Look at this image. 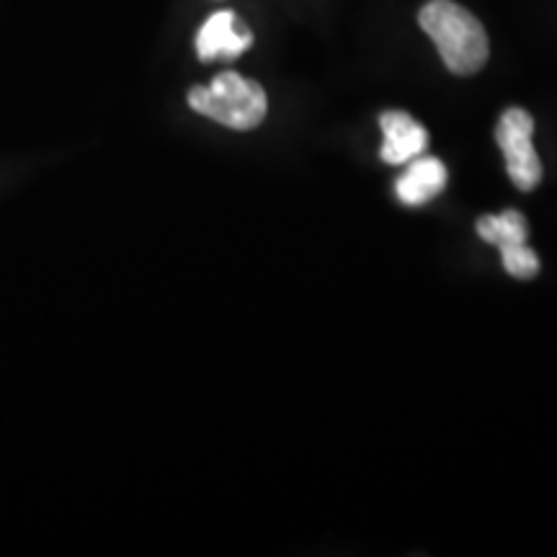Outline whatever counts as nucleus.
I'll use <instances>...</instances> for the list:
<instances>
[{
	"instance_id": "6e6552de",
	"label": "nucleus",
	"mask_w": 557,
	"mask_h": 557,
	"mask_svg": "<svg viewBox=\"0 0 557 557\" xmlns=\"http://www.w3.org/2000/svg\"><path fill=\"white\" fill-rule=\"evenodd\" d=\"M500 261H504V269L511 276L517 278H532L540 274V259L527 243H517V246L500 248Z\"/></svg>"
},
{
	"instance_id": "f03ea898",
	"label": "nucleus",
	"mask_w": 557,
	"mask_h": 557,
	"mask_svg": "<svg viewBox=\"0 0 557 557\" xmlns=\"http://www.w3.org/2000/svg\"><path fill=\"white\" fill-rule=\"evenodd\" d=\"M189 107L230 129H253L267 120L269 99L261 83L225 70L209 86L189 90Z\"/></svg>"
},
{
	"instance_id": "0eeeda50",
	"label": "nucleus",
	"mask_w": 557,
	"mask_h": 557,
	"mask_svg": "<svg viewBox=\"0 0 557 557\" xmlns=\"http://www.w3.org/2000/svg\"><path fill=\"white\" fill-rule=\"evenodd\" d=\"M478 235L498 250L506 246H517V243H527L529 227L524 214L519 209H506L500 214H485L478 220Z\"/></svg>"
},
{
	"instance_id": "423d86ee",
	"label": "nucleus",
	"mask_w": 557,
	"mask_h": 557,
	"mask_svg": "<svg viewBox=\"0 0 557 557\" xmlns=\"http://www.w3.org/2000/svg\"><path fill=\"white\" fill-rule=\"evenodd\" d=\"M447 186V165L438 158L418 156L408 163L403 176L395 181V194L406 207H421Z\"/></svg>"
},
{
	"instance_id": "20e7f679",
	"label": "nucleus",
	"mask_w": 557,
	"mask_h": 557,
	"mask_svg": "<svg viewBox=\"0 0 557 557\" xmlns=\"http://www.w3.org/2000/svg\"><path fill=\"white\" fill-rule=\"evenodd\" d=\"M250 45H253V34L233 11L212 13L197 34V54L201 62L235 60Z\"/></svg>"
},
{
	"instance_id": "39448f33",
	"label": "nucleus",
	"mask_w": 557,
	"mask_h": 557,
	"mask_svg": "<svg viewBox=\"0 0 557 557\" xmlns=\"http://www.w3.org/2000/svg\"><path fill=\"white\" fill-rule=\"evenodd\" d=\"M382 135V160L389 165H406L410 160L423 156L429 145V132L418 124L408 111H385L380 120Z\"/></svg>"
},
{
	"instance_id": "7ed1b4c3",
	"label": "nucleus",
	"mask_w": 557,
	"mask_h": 557,
	"mask_svg": "<svg viewBox=\"0 0 557 557\" xmlns=\"http://www.w3.org/2000/svg\"><path fill=\"white\" fill-rule=\"evenodd\" d=\"M534 120L524 109H506L496 127V143L506 158V171L521 191L537 189L542 181V160L532 143Z\"/></svg>"
},
{
	"instance_id": "f257e3e1",
	"label": "nucleus",
	"mask_w": 557,
	"mask_h": 557,
	"mask_svg": "<svg viewBox=\"0 0 557 557\" xmlns=\"http://www.w3.org/2000/svg\"><path fill=\"white\" fill-rule=\"evenodd\" d=\"M418 24L455 75H472L487 62L491 47L483 24L455 0H429L418 13Z\"/></svg>"
}]
</instances>
